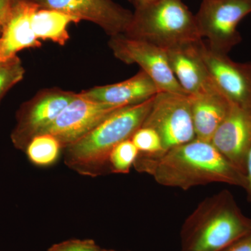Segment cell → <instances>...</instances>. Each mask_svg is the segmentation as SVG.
I'll return each instance as SVG.
<instances>
[{
	"instance_id": "4316f807",
	"label": "cell",
	"mask_w": 251,
	"mask_h": 251,
	"mask_svg": "<svg viewBox=\"0 0 251 251\" xmlns=\"http://www.w3.org/2000/svg\"><path fill=\"white\" fill-rule=\"evenodd\" d=\"M97 251H117L108 250V249H101V248H100V249H99V250Z\"/></svg>"
},
{
	"instance_id": "9a60e30c",
	"label": "cell",
	"mask_w": 251,
	"mask_h": 251,
	"mask_svg": "<svg viewBox=\"0 0 251 251\" xmlns=\"http://www.w3.org/2000/svg\"><path fill=\"white\" fill-rule=\"evenodd\" d=\"M37 8L25 1L12 5L0 36V63L16 58L17 52L23 49L40 47L41 41L31 26V16Z\"/></svg>"
},
{
	"instance_id": "5bb4252c",
	"label": "cell",
	"mask_w": 251,
	"mask_h": 251,
	"mask_svg": "<svg viewBox=\"0 0 251 251\" xmlns=\"http://www.w3.org/2000/svg\"><path fill=\"white\" fill-rule=\"evenodd\" d=\"M158 92L160 90L152 79L140 69L138 74L122 82L97 86L78 94L96 103L126 107L143 103Z\"/></svg>"
},
{
	"instance_id": "3957f363",
	"label": "cell",
	"mask_w": 251,
	"mask_h": 251,
	"mask_svg": "<svg viewBox=\"0 0 251 251\" xmlns=\"http://www.w3.org/2000/svg\"><path fill=\"white\" fill-rule=\"evenodd\" d=\"M251 232V219L235 198L223 190L203 200L185 220L181 251H222Z\"/></svg>"
},
{
	"instance_id": "8992f818",
	"label": "cell",
	"mask_w": 251,
	"mask_h": 251,
	"mask_svg": "<svg viewBox=\"0 0 251 251\" xmlns=\"http://www.w3.org/2000/svg\"><path fill=\"white\" fill-rule=\"evenodd\" d=\"M143 126L156 130L166 151L196 139L189 96L158 92Z\"/></svg>"
},
{
	"instance_id": "44dd1931",
	"label": "cell",
	"mask_w": 251,
	"mask_h": 251,
	"mask_svg": "<svg viewBox=\"0 0 251 251\" xmlns=\"http://www.w3.org/2000/svg\"><path fill=\"white\" fill-rule=\"evenodd\" d=\"M25 73L22 63L17 57L0 64V101L10 89L23 80Z\"/></svg>"
},
{
	"instance_id": "4fadbf2b",
	"label": "cell",
	"mask_w": 251,
	"mask_h": 251,
	"mask_svg": "<svg viewBox=\"0 0 251 251\" xmlns=\"http://www.w3.org/2000/svg\"><path fill=\"white\" fill-rule=\"evenodd\" d=\"M166 50L168 62L176 80L188 96L215 88L201 52V42Z\"/></svg>"
},
{
	"instance_id": "7a4b0ae2",
	"label": "cell",
	"mask_w": 251,
	"mask_h": 251,
	"mask_svg": "<svg viewBox=\"0 0 251 251\" xmlns=\"http://www.w3.org/2000/svg\"><path fill=\"white\" fill-rule=\"evenodd\" d=\"M153 97L120 109L90 133L64 148L66 166L77 174L92 178L110 173L109 157L112 150L119 144L130 139L143 126Z\"/></svg>"
},
{
	"instance_id": "d4e9b609",
	"label": "cell",
	"mask_w": 251,
	"mask_h": 251,
	"mask_svg": "<svg viewBox=\"0 0 251 251\" xmlns=\"http://www.w3.org/2000/svg\"><path fill=\"white\" fill-rule=\"evenodd\" d=\"M246 176H247V186L244 190L247 193V201L251 202V148L247 157Z\"/></svg>"
},
{
	"instance_id": "6da1fadb",
	"label": "cell",
	"mask_w": 251,
	"mask_h": 251,
	"mask_svg": "<svg viewBox=\"0 0 251 251\" xmlns=\"http://www.w3.org/2000/svg\"><path fill=\"white\" fill-rule=\"evenodd\" d=\"M133 168L161 186L186 190L221 183L245 189L247 176L210 142L194 139L159 156L138 155Z\"/></svg>"
},
{
	"instance_id": "7402d4cb",
	"label": "cell",
	"mask_w": 251,
	"mask_h": 251,
	"mask_svg": "<svg viewBox=\"0 0 251 251\" xmlns=\"http://www.w3.org/2000/svg\"><path fill=\"white\" fill-rule=\"evenodd\" d=\"M100 248L93 239H73L54 244L48 251H97Z\"/></svg>"
},
{
	"instance_id": "cb8c5ba5",
	"label": "cell",
	"mask_w": 251,
	"mask_h": 251,
	"mask_svg": "<svg viewBox=\"0 0 251 251\" xmlns=\"http://www.w3.org/2000/svg\"><path fill=\"white\" fill-rule=\"evenodd\" d=\"M12 8V0H0V36Z\"/></svg>"
},
{
	"instance_id": "52a82bcc",
	"label": "cell",
	"mask_w": 251,
	"mask_h": 251,
	"mask_svg": "<svg viewBox=\"0 0 251 251\" xmlns=\"http://www.w3.org/2000/svg\"><path fill=\"white\" fill-rule=\"evenodd\" d=\"M76 94L59 88L45 89L23 104L11 135L15 148L25 152L31 140L53 123Z\"/></svg>"
},
{
	"instance_id": "e0dca14e",
	"label": "cell",
	"mask_w": 251,
	"mask_h": 251,
	"mask_svg": "<svg viewBox=\"0 0 251 251\" xmlns=\"http://www.w3.org/2000/svg\"><path fill=\"white\" fill-rule=\"evenodd\" d=\"M80 22L74 16L52 9L37 8L31 16V26L36 38L59 46L65 45L69 40V25Z\"/></svg>"
},
{
	"instance_id": "8fae6325",
	"label": "cell",
	"mask_w": 251,
	"mask_h": 251,
	"mask_svg": "<svg viewBox=\"0 0 251 251\" xmlns=\"http://www.w3.org/2000/svg\"><path fill=\"white\" fill-rule=\"evenodd\" d=\"M122 108L125 107L91 101L77 93L74 100L42 134L49 133L53 135L64 150L90 133L105 119Z\"/></svg>"
},
{
	"instance_id": "2e32d148",
	"label": "cell",
	"mask_w": 251,
	"mask_h": 251,
	"mask_svg": "<svg viewBox=\"0 0 251 251\" xmlns=\"http://www.w3.org/2000/svg\"><path fill=\"white\" fill-rule=\"evenodd\" d=\"M189 97L196 139L211 143L213 135L233 104L216 87L204 93Z\"/></svg>"
},
{
	"instance_id": "83f0119b",
	"label": "cell",
	"mask_w": 251,
	"mask_h": 251,
	"mask_svg": "<svg viewBox=\"0 0 251 251\" xmlns=\"http://www.w3.org/2000/svg\"><path fill=\"white\" fill-rule=\"evenodd\" d=\"M0 64H1V63H0Z\"/></svg>"
},
{
	"instance_id": "30bf717a",
	"label": "cell",
	"mask_w": 251,
	"mask_h": 251,
	"mask_svg": "<svg viewBox=\"0 0 251 251\" xmlns=\"http://www.w3.org/2000/svg\"><path fill=\"white\" fill-rule=\"evenodd\" d=\"M201 52L218 90L233 105L251 111V62H236L201 41Z\"/></svg>"
},
{
	"instance_id": "484cf974",
	"label": "cell",
	"mask_w": 251,
	"mask_h": 251,
	"mask_svg": "<svg viewBox=\"0 0 251 251\" xmlns=\"http://www.w3.org/2000/svg\"><path fill=\"white\" fill-rule=\"evenodd\" d=\"M129 1L135 8L148 4V3L152 2V1H156V0H129Z\"/></svg>"
},
{
	"instance_id": "277c9868",
	"label": "cell",
	"mask_w": 251,
	"mask_h": 251,
	"mask_svg": "<svg viewBox=\"0 0 251 251\" xmlns=\"http://www.w3.org/2000/svg\"><path fill=\"white\" fill-rule=\"evenodd\" d=\"M124 34L164 50L202 39L196 16L181 0H156L135 7Z\"/></svg>"
},
{
	"instance_id": "ac0fdd59",
	"label": "cell",
	"mask_w": 251,
	"mask_h": 251,
	"mask_svg": "<svg viewBox=\"0 0 251 251\" xmlns=\"http://www.w3.org/2000/svg\"><path fill=\"white\" fill-rule=\"evenodd\" d=\"M62 150V145L55 137L44 133L34 137L25 152L32 164L44 168L54 164Z\"/></svg>"
},
{
	"instance_id": "9c48e42d",
	"label": "cell",
	"mask_w": 251,
	"mask_h": 251,
	"mask_svg": "<svg viewBox=\"0 0 251 251\" xmlns=\"http://www.w3.org/2000/svg\"><path fill=\"white\" fill-rule=\"evenodd\" d=\"M25 1L39 9L56 10L97 25L108 35L125 34L133 13L113 0H12Z\"/></svg>"
},
{
	"instance_id": "5b68a950",
	"label": "cell",
	"mask_w": 251,
	"mask_h": 251,
	"mask_svg": "<svg viewBox=\"0 0 251 251\" xmlns=\"http://www.w3.org/2000/svg\"><path fill=\"white\" fill-rule=\"evenodd\" d=\"M251 13V0H202L196 19L209 47L227 54L242 41L238 25Z\"/></svg>"
},
{
	"instance_id": "ba28073f",
	"label": "cell",
	"mask_w": 251,
	"mask_h": 251,
	"mask_svg": "<svg viewBox=\"0 0 251 251\" xmlns=\"http://www.w3.org/2000/svg\"><path fill=\"white\" fill-rule=\"evenodd\" d=\"M108 46L119 60L126 64H138L152 79L160 92L187 94L172 71L166 50L125 34L110 36Z\"/></svg>"
},
{
	"instance_id": "7c38bea8",
	"label": "cell",
	"mask_w": 251,
	"mask_h": 251,
	"mask_svg": "<svg viewBox=\"0 0 251 251\" xmlns=\"http://www.w3.org/2000/svg\"><path fill=\"white\" fill-rule=\"evenodd\" d=\"M211 143L246 175L247 157L251 148V111L232 105L213 135Z\"/></svg>"
},
{
	"instance_id": "d6986e66",
	"label": "cell",
	"mask_w": 251,
	"mask_h": 251,
	"mask_svg": "<svg viewBox=\"0 0 251 251\" xmlns=\"http://www.w3.org/2000/svg\"><path fill=\"white\" fill-rule=\"evenodd\" d=\"M138 155L139 151L131 139L125 140L119 144L112 150L109 157L110 173L128 174Z\"/></svg>"
},
{
	"instance_id": "603a6c76",
	"label": "cell",
	"mask_w": 251,
	"mask_h": 251,
	"mask_svg": "<svg viewBox=\"0 0 251 251\" xmlns=\"http://www.w3.org/2000/svg\"><path fill=\"white\" fill-rule=\"evenodd\" d=\"M222 251H251V232L239 238Z\"/></svg>"
},
{
	"instance_id": "ffe728a7",
	"label": "cell",
	"mask_w": 251,
	"mask_h": 251,
	"mask_svg": "<svg viewBox=\"0 0 251 251\" xmlns=\"http://www.w3.org/2000/svg\"><path fill=\"white\" fill-rule=\"evenodd\" d=\"M130 139L140 154L159 156L166 151L161 137L156 130L150 127H140Z\"/></svg>"
}]
</instances>
